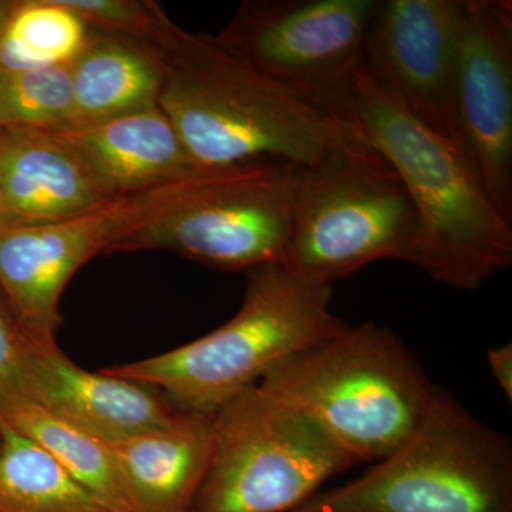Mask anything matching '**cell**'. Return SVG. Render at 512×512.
<instances>
[{"instance_id": "cell-27", "label": "cell", "mask_w": 512, "mask_h": 512, "mask_svg": "<svg viewBox=\"0 0 512 512\" xmlns=\"http://www.w3.org/2000/svg\"><path fill=\"white\" fill-rule=\"evenodd\" d=\"M0 128H2V127H0Z\"/></svg>"}, {"instance_id": "cell-2", "label": "cell", "mask_w": 512, "mask_h": 512, "mask_svg": "<svg viewBox=\"0 0 512 512\" xmlns=\"http://www.w3.org/2000/svg\"><path fill=\"white\" fill-rule=\"evenodd\" d=\"M353 126L393 165L409 192L420 224L416 266L461 291H476L510 268L511 222L494 207L470 158L363 70L356 79Z\"/></svg>"}, {"instance_id": "cell-8", "label": "cell", "mask_w": 512, "mask_h": 512, "mask_svg": "<svg viewBox=\"0 0 512 512\" xmlns=\"http://www.w3.org/2000/svg\"><path fill=\"white\" fill-rule=\"evenodd\" d=\"M353 466L312 420L255 386L214 414L195 512H291Z\"/></svg>"}, {"instance_id": "cell-15", "label": "cell", "mask_w": 512, "mask_h": 512, "mask_svg": "<svg viewBox=\"0 0 512 512\" xmlns=\"http://www.w3.org/2000/svg\"><path fill=\"white\" fill-rule=\"evenodd\" d=\"M0 224H49L79 217L116 200L52 138L0 128Z\"/></svg>"}, {"instance_id": "cell-5", "label": "cell", "mask_w": 512, "mask_h": 512, "mask_svg": "<svg viewBox=\"0 0 512 512\" xmlns=\"http://www.w3.org/2000/svg\"><path fill=\"white\" fill-rule=\"evenodd\" d=\"M299 171L275 160L192 168L138 192L133 227L109 254L160 249L220 271L281 264Z\"/></svg>"}, {"instance_id": "cell-22", "label": "cell", "mask_w": 512, "mask_h": 512, "mask_svg": "<svg viewBox=\"0 0 512 512\" xmlns=\"http://www.w3.org/2000/svg\"><path fill=\"white\" fill-rule=\"evenodd\" d=\"M93 30L150 45L167 22L164 9L150 0H63Z\"/></svg>"}, {"instance_id": "cell-16", "label": "cell", "mask_w": 512, "mask_h": 512, "mask_svg": "<svg viewBox=\"0 0 512 512\" xmlns=\"http://www.w3.org/2000/svg\"><path fill=\"white\" fill-rule=\"evenodd\" d=\"M107 444L138 512H190L210 466L214 414L180 410L161 429Z\"/></svg>"}, {"instance_id": "cell-10", "label": "cell", "mask_w": 512, "mask_h": 512, "mask_svg": "<svg viewBox=\"0 0 512 512\" xmlns=\"http://www.w3.org/2000/svg\"><path fill=\"white\" fill-rule=\"evenodd\" d=\"M456 104L464 150L494 207L511 222V2L460 0Z\"/></svg>"}, {"instance_id": "cell-25", "label": "cell", "mask_w": 512, "mask_h": 512, "mask_svg": "<svg viewBox=\"0 0 512 512\" xmlns=\"http://www.w3.org/2000/svg\"><path fill=\"white\" fill-rule=\"evenodd\" d=\"M10 3L12 2H3V0H0V36H2L3 28H5L6 19H8Z\"/></svg>"}, {"instance_id": "cell-19", "label": "cell", "mask_w": 512, "mask_h": 512, "mask_svg": "<svg viewBox=\"0 0 512 512\" xmlns=\"http://www.w3.org/2000/svg\"><path fill=\"white\" fill-rule=\"evenodd\" d=\"M0 512H116L42 447L0 424Z\"/></svg>"}, {"instance_id": "cell-24", "label": "cell", "mask_w": 512, "mask_h": 512, "mask_svg": "<svg viewBox=\"0 0 512 512\" xmlns=\"http://www.w3.org/2000/svg\"><path fill=\"white\" fill-rule=\"evenodd\" d=\"M488 365L508 399H512V346L488 350Z\"/></svg>"}, {"instance_id": "cell-3", "label": "cell", "mask_w": 512, "mask_h": 512, "mask_svg": "<svg viewBox=\"0 0 512 512\" xmlns=\"http://www.w3.org/2000/svg\"><path fill=\"white\" fill-rule=\"evenodd\" d=\"M247 274L241 308L220 328L103 372L163 390L181 412L215 414L286 360L349 328L330 308L332 285L306 281L281 264Z\"/></svg>"}, {"instance_id": "cell-7", "label": "cell", "mask_w": 512, "mask_h": 512, "mask_svg": "<svg viewBox=\"0 0 512 512\" xmlns=\"http://www.w3.org/2000/svg\"><path fill=\"white\" fill-rule=\"evenodd\" d=\"M511 490L510 441L439 389L402 447L291 512H511Z\"/></svg>"}, {"instance_id": "cell-4", "label": "cell", "mask_w": 512, "mask_h": 512, "mask_svg": "<svg viewBox=\"0 0 512 512\" xmlns=\"http://www.w3.org/2000/svg\"><path fill=\"white\" fill-rule=\"evenodd\" d=\"M256 387L312 420L355 464L402 447L439 390L403 343L373 322L291 357Z\"/></svg>"}, {"instance_id": "cell-21", "label": "cell", "mask_w": 512, "mask_h": 512, "mask_svg": "<svg viewBox=\"0 0 512 512\" xmlns=\"http://www.w3.org/2000/svg\"><path fill=\"white\" fill-rule=\"evenodd\" d=\"M72 64L45 69L0 70V127L49 130L67 123L72 110Z\"/></svg>"}, {"instance_id": "cell-6", "label": "cell", "mask_w": 512, "mask_h": 512, "mask_svg": "<svg viewBox=\"0 0 512 512\" xmlns=\"http://www.w3.org/2000/svg\"><path fill=\"white\" fill-rule=\"evenodd\" d=\"M420 224L399 174L367 141L301 167L281 265L306 281L332 285L372 262L417 265Z\"/></svg>"}, {"instance_id": "cell-18", "label": "cell", "mask_w": 512, "mask_h": 512, "mask_svg": "<svg viewBox=\"0 0 512 512\" xmlns=\"http://www.w3.org/2000/svg\"><path fill=\"white\" fill-rule=\"evenodd\" d=\"M10 427L47 451L83 487L116 512H138L109 444L22 400L0 416Z\"/></svg>"}, {"instance_id": "cell-11", "label": "cell", "mask_w": 512, "mask_h": 512, "mask_svg": "<svg viewBox=\"0 0 512 512\" xmlns=\"http://www.w3.org/2000/svg\"><path fill=\"white\" fill-rule=\"evenodd\" d=\"M458 8L460 0L379 2L367 29L362 70L466 153L456 104Z\"/></svg>"}, {"instance_id": "cell-20", "label": "cell", "mask_w": 512, "mask_h": 512, "mask_svg": "<svg viewBox=\"0 0 512 512\" xmlns=\"http://www.w3.org/2000/svg\"><path fill=\"white\" fill-rule=\"evenodd\" d=\"M93 32L63 0L12 2L0 36V70L69 66L89 45Z\"/></svg>"}, {"instance_id": "cell-9", "label": "cell", "mask_w": 512, "mask_h": 512, "mask_svg": "<svg viewBox=\"0 0 512 512\" xmlns=\"http://www.w3.org/2000/svg\"><path fill=\"white\" fill-rule=\"evenodd\" d=\"M379 2L247 0L212 37L259 73L353 126L356 79Z\"/></svg>"}, {"instance_id": "cell-17", "label": "cell", "mask_w": 512, "mask_h": 512, "mask_svg": "<svg viewBox=\"0 0 512 512\" xmlns=\"http://www.w3.org/2000/svg\"><path fill=\"white\" fill-rule=\"evenodd\" d=\"M163 73L151 47L94 30L72 63L73 101L62 127L89 126L158 106Z\"/></svg>"}, {"instance_id": "cell-1", "label": "cell", "mask_w": 512, "mask_h": 512, "mask_svg": "<svg viewBox=\"0 0 512 512\" xmlns=\"http://www.w3.org/2000/svg\"><path fill=\"white\" fill-rule=\"evenodd\" d=\"M163 73L158 107L197 168L275 160L311 167L365 141L345 121L168 19L151 40Z\"/></svg>"}, {"instance_id": "cell-13", "label": "cell", "mask_w": 512, "mask_h": 512, "mask_svg": "<svg viewBox=\"0 0 512 512\" xmlns=\"http://www.w3.org/2000/svg\"><path fill=\"white\" fill-rule=\"evenodd\" d=\"M29 339L30 402L104 443L161 429L180 413L146 384L89 372L64 356L56 342Z\"/></svg>"}, {"instance_id": "cell-12", "label": "cell", "mask_w": 512, "mask_h": 512, "mask_svg": "<svg viewBox=\"0 0 512 512\" xmlns=\"http://www.w3.org/2000/svg\"><path fill=\"white\" fill-rule=\"evenodd\" d=\"M130 220L128 195L49 224H0V289L30 338L55 342L64 288L94 256L109 252Z\"/></svg>"}, {"instance_id": "cell-23", "label": "cell", "mask_w": 512, "mask_h": 512, "mask_svg": "<svg viewBox=\"0 0 512 512\" xmlns=\"http://www.w3.org/2000/svg\"><path fill=\"white\" fill-rule=\"evenodd\" d=\"M29 336L0 306V416L22 400H29Z\"/></svg>"}, {"instance_id": "cell-14", "label": "cell", "mask_w": 512, "mask_h": 512, "mask_svg": "<svg viewBox=\"0 0 512 512\" xmlns=\"http://www.w3.org/2000/svg\"><path fill=\"white\" fill-rule=\"evenodd\" d=\"M35 131L73 154L111 198L136 194L197 168L158 106L89 126Z\"/></svg>"}, {"instance_id": "cell-26", "label": "cell", "mask_w": 512, "mask_h": 512, "mask_svg": "<svg viewBox=\"0 0 512 512\" xmlns=\"http://www.w3.org/2000/svg\"><path fill=\"white\" fill-rule=\"evenodd\" d=\"M3 218V200H2V192H0V222H2Z\"/></svg>"}]
</instances>
